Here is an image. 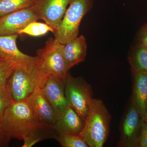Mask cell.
Here are the masks:
<instances>
[{
	"mask_svg": "<svg viewBox=\"0 0 147 147\" xmlns=\"http://www.w3.org/2000/svg\"><path fill=\"white\" fill-rule=\"evenodd\" d=\"M55 139L63 147H88L80 136L71 134H58Z\"/></svg>",
	"mask_w": 147,
	"mask_h": 147,
	"instance_id": "19",
	"label": "cell"
},
{
	"mask_svg": "<svg viewBox=\"0 0 147 147\" xmlns=\"http://www.w3.org/2000/svg\"><path fill=\"white\" fill-rule=\"evenodd\" d=\"M40 19L32 6L9 13L0 18V35L18 34L29 24Z\"/></svg>",
	"mask_w": 147,
	"mask_h": 147,
	"instance_id": "9",
	"label": "cell"
},
{
	"mask_svg": "<svg viewBox=\"0 0 147 147\" xmlns=\"http://www.w3.org/2000/svg\"><path fill=\"white\" fill-rule=\"evenodd\" d=\"M35 0H0V18L33 5Z\"/></svg>",
	"mask_w": 147,
	"mask_h": 147,
	"instance_id": "17",
	"label": "cell"
},
{
	"mask_svg": "<svg viewBox=\"0 0 147 147\" xmlns=\"http://www.w3.org/2000/svg\"><path fill=\"white\" fill-rule=\"evenodd\" d=\"M40 81L36 67L17 65L6 86L13 101L19 102L26 100L39 86Z\"/></svg>",
	"mask_w": 147,
	"mask_h": 147,
	"instance_id": "6",
	"label": "cell"
},
{
	"mask_svg": "<svg viewBox=\"0 0 147 147\" xmlns=\"http://www.w3.org/2000/svg\"><path fill=\"white\" fill-rule=\"evenodd\" d=\"M64 92L68 105L86 121L93 100L91 86L82 77H74L68 73Z\"/></svg>",
	"mask_w": 147,
	"mask_h": 147,
	"instance_id": "5",
	"label": "cell"
},
{
	"mask_svg": "<svg viewBox=\"0 0 147 147\" xmlns=\"http://www.w3.org/2000/svg\"><path fill=\"white\" fill-rule=\"evenodd\" d=\"M133 89L131 98L134 100L143 118L147 105V73H132Z\"/></svg>",
	"mask_w": 147,
	"mask_h": 147,
	"instance_id": "15",
	"label": "cell"
},
{
	"mask_svg": "<svg viewBox=\"0 0 147 147\" xmlns=\"http://www.w3.org/2000/svg\"><path fill=\"white\" fill-rule=\"evenodd\" d=\"M137 147H147V121L143 118L141 131Z\"/></svg>",
	"mask_w": 147,
	"mask_h": 147,
	"instance_id": "22",
	"label": "cell"
},
{
	"mask_svg": "<svg viewBox=\"0 0 147 147\" xmlns=\"http://www.w3.org/2000/svg\"><path fill=\"white\" fill-rule=\"evenodd\" d=\"M85 125L84 119L68 105L65 110L58 116L54 127L58 134L80 136Z\"/></svg>",
	"mask_w": 147,
	"mask_h": 147,
	"instance_id": "13",
	"label": "cell"
},
{
	"mask_svg": "<svg viewBox=\"0 0 147 147\" xmlns=\"http://www.w3.org/2000/svg\"><path fill=\"white\" fill-rule=\"evenodd\" d=\"M111 117L103 101L92 102L80 136L90 147H102L108 139Z\"/></svg>",
	"mask_w": 147,
	"mask_h": 147,
	"instance_id": "2",
	"label": "cell"
},
{
	"mask_svg": "<svg viewBox=\"0 0 147 147\" xmlns=\"http://www.w3.org/2000/svg\"><path fill=\"white\" fill-rule=\"evenodd\" d=\"M1 124L11 138L24 141L23 147L55 139L58 134L54 126L40 120L26 100L12 102L5 110Z\"/></svg>",
	"mask_w": 147,
	"mask_h": 147,
	"instance_id": "1",
	"label": "cell"
},
{
	"mask_svg": "<svg viewBox=\"0 0 147 147\" xmlns=\"http://www.w3.org/2000/svg\"><path fill=\"white\" fill-rule=\"evenodd\" d=\"M144 118L146 120V121H147V107H146V114H145V116Z\"/></svg>",
	"mask_w": 147,
	"mask_h": 147,
	"instance_id": "25",
	"label": "cell"
},
{
	"mask_svg": "<svg viewBox=\"0 0 147 147\" xmlns=\"http://www.w3.org/2000/svg\"><path fill=\"white\" fill-rule=\"evenodd\" d=\"M87 50L86 40L83 35L77 37L64 45L63 56L67 71L85 60Z\"/></svg>",
	"mask_w": 147,
	"mask_h": 147,
	"instance_id": "14",
	"label": "cell"
},
{
	"mask_svg": "<svg viewBox=\"0 0 147 147\" xmlns=\"http://www.w3.org/2000/svg\"><path fill=\"white\" fill-rule=\"evenodd\" d=\"M11 138L3 128L0 123V147L7 146Z\"/></svg>",
	"mask_w": 147,
	"mask_h": 147,
	"instance_id": "24",
	"label": "cell"
},
{
	"mask_svg": "<svg viewBox=\"0 0 147 147\" xmlns=\"http://www.w3.org/2000/svg\"><path fill=\"white\" fill-rule=\"evenodd\" d=\"M70 0H35L32 6L40 19L54 29L60 25Z\"/></svg>",
	"mask_w": 147,
	"mask_h": 147,
	"instance_id": "8",
	"label": "cell"
},
{
	"mask_svg": "<svg viewBox=\"0 0 147 147\" xmlns=\"http://www.w3.org/2000/svg\"><path fill=\"white\" fill-rule=\"evenodd\" d=\"M63 46L55 38H50L44 47L37 51L36 68L40 80L39 86L48 75H54L65 81L68 71L64 58Z\"/></svg>",
	"mask_w": 147,
	"mask_h": 147,
	"instance_id": "3",
	"label": "cell"
},
{
	"mask_svg": "<svg viewBox=\"0 0 147 147\" xmlns=\"http://www.w3.org/2000/svg\"><path fill=\"white\" fill-rule=\"evenodd\" d=\"M17 65L1 59H0V88L5 86Z\"/></svg>",
	"mask_w": 147,
	"mask_h": 147,
	"instance_id": "20",
	"label": "cell"
},
{
	"mask_svg": "<svg viewBox=\"0 0 147 147\" xmlns=\"http://www.w3.org/2000/svg\"><path fill=\"white\" fill-rule=\"evenodd\" d=\"M65 81L54 75H48L39 87L55 110L57 117L68 105L65 94Z\"/></svg>",
	"mask_w": 147,
	"mask_h": 147,
	"instance_id": "11",
	"label": "cell"
},
{
	"mask_svg": "<svg viewBox=\"0 0 147 147\" xmlns=\"http://www.w3.org/2000/svg\"><path fill=\"white\" fill-rule=\"evenodd\" d=\"M129 63L132 73H147V47L137 42L128 56Z\"/></svg>",
	"mask_w": 147,
	"mask_h": 147,
	"instance_id": "16",
	"label": "cell"
},
{
	"mask_svg": "<svg viewBox=\"0 0 147 147\" xmlns=\"http://www.w3.org/2000/svg\"><path fill=\"white\" fill-rule=\"evenodd\" d=\"M93 4L94 0H70L60 25L53 33L55 39L64 45L78 37L81 21Z\"/></svg>",
	"mask_w": 147,
	"mask_h": 147,
	"instance_id": "4",
	"label": "cell"
},
{
	"mask_svg": "<svg viewBox=\"0 0 147 147\" xmlns=\"http://www.w3.org/2000/svg\"><path fill=\"white\" fill-rule=\"evenodd\" d=\"M54 33V29L47 24L34 21L19 31L18 35L26 34L32 36H39L46 34L48 32Z\"/></svg>",
	"mask_w": 147,
	"mask_h": 147,
	"instance_id": "18",
	"label": "cell"
},
{
	"mask_svg": "<svg viewBox=\"0 0 147 147\" xmlns=\"http://www.w3.org/2000/svg\"><path fill=\"white\" fill-rule=\"evenodd\" d=\"M1 59V58H0V59Z\"/></svg>",
	"mask_w": 147,
	"mask_h": 147,
	"instance_id": "26",
	"label": "cell"
},
{
	"mask_svg": "<svg viewBox=\"0 0 147 147\" xmlns=\"http://www.w3.org/2000/svg\"><path fill=\"white\" fill-rule=\"evenodd\" d=\"M18 35H0V58L28 68L36 67V57L28 56L18 50L16 45Z\"/></svg>",
	"mask_w": 147,
	"mask_h": 147,
	"instance_id": "10",
	"label": "cell"
},
{
	"mask_svg": "<svg viewBox=\"0 0 147 147\" xmlns=\"http://www.w3.org/2000/svg\"><path fill=\"white\" fill-rule=\"evenodd\" d=\"M138 42H141L147 47V23L139 30L137 34Z\"/></svg>",
	"mask_w": 147,
	"mask_h": 147,
	"instance_id": "23",
	"label": "cell"
},
{
	"mask_svg": "<svg viewBox=\"0 0 147 147\" xmlns=\"http://www.w3.org/2000/svg\"><path fill=\"white\" fill-rule=\"evenodd\" d=\"M26 100L40 120L45 124L54 127L57 115L39 86Z\"/></svg>",
	"mask_w": 147,
	"mask_h": 147,
	"instance_id": "12",
	"label": "cell"
},
{
	"mask_svg": "<svg viewBox=\"0 0 147 147\" xmlns=\"http://www.w3.org/2000/svg\"><path fill=\"white\" fill-rule=\"evenodd\" d=\"M143 118L132 98L129 102L120 126L119 147H137Z\"/></svg>",
	"mask_w": 147,
	"mask_h": 147,
	"instance_id": "7",
	"label": "cell"
},
{
	"mask_svg": "<svg viewBox=\"0 0 147 147\" xmlns=\"http://www.w3.org/2000/svg\"><path fill=\"white\" fill-rule=\"evenodd\" d=\"M13 102L6 86L0 88V123L5 110Z\"/></svg>",
	"mask_w": 147,
	"mask_h": 147,
	"instance_id": "21",
	"label": "cell"
}]
</instances>
